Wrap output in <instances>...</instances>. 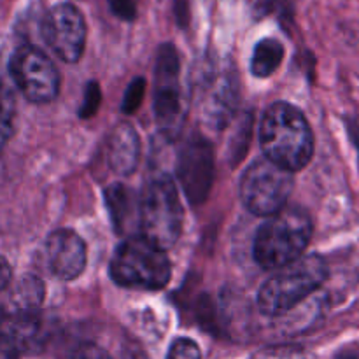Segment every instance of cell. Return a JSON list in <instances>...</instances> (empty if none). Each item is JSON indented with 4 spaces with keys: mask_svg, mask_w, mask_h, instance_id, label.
<instances>
[{
    "mask_svg": "<svg viewBox=\"0 0 359 359\" xmlns=\"http://www.w3.org/2000/svg\"><path fill=\"white\" fill-rule=\"evenodd\" d=\"M259 140L266 160L290 172L307 167L314 154V133L300 109L276 102L266 109L259 126Z\"/></svg>",
    "mask_w": 359,
    "mask_h": 359,
    "instance_id": "1",
    "label": "cell"
},
{
    "mask_svg": "<svg viewBox=\"0 0 359 359\" xmlns=\"http://www.w3.org/2000/svg\"><path fill=\"white\" fill-rule=\"evenodd\" d=\"M312 219L300 207H284L259 226L255 238L256 263L265 270H277L302 258L312 237Z\"/></svg>",
    "mask_w": 359,
    "mask_h": 359,
    "instance_id": "2",
    "label": "cell"
},
{
    "mask_svg": "<svg viewBox=\"0 0 359 359\" xmlns=\"http://www.w3.org/2000/svg\"><path fill=\"white\" fill-rule=\"evenodd\" d=\"M328 277V265L318 255H307L277 269L258 293V307L265 316L276 318L290 312L311 297Z\"/></svg>",
    "mask_w": 359,
    "mask_h": 359,
    "instance_id": "3",
    "label": "cell"
},
{
    "mask_svg": "<svg viewBox=\"0 0 359 359\" xmlns=\"http://www.w3.org/2000/svg\"><path fill=\"white\" fill-rule=\"evenodd\" d=\"M111 277L116 284L130 290L158 291L170 280L172 266L165 249L142 235L126 237L111 259Z\"/></svg>",
    "mask_w": 359,
    "mask_h": 359,
    "instance_id": "4",
    "label": "cell"
},
{
    "mask_svg": "<svg viewBox=\"0 0 359 359\" xmlns=\"http://www.w3.org/2000/svg\"><path fill=\"white\" fill-rule=\"evenodd\" d=\"M181 200L170 175H158L147 182L139 200V226L142 237L167 249L177 242L182 231Z\"/></svg>",
    "mask_w": 359,
    "mask_h": 359,
    "instance_id": "5",
    "label": "cell"
},
{
    "mask_svg": "<svg viewBox=\"0 0 359 359\" xmlns=\"http://www.w3.org/2000/svg\"><path fill=\"white\" fill-rule=\"evenodd\" d=\"M153 104L154 119L161 135L170 140L179 137L188 114V105L181 86V60L172 44H163L158 49Z\"/></svg>",
    "mask_w": 359,
    "mask_h": 359,
    "instance_id": "6",
    "label": "cell"
},
{
    "mask_svg": "<svg viewBox=\"0 0 359 359\" xmlns=\"http://www.w3.org/2000/svg\"><path fill=\"white\" fill-rule=\"evenodd\" d=\"M293 191V172L266 158L252 161L241 181V198L245 209L262 217H270L287 205Z\"/></svg>",
    "mask_w": 359,
    "mask_h": 359,
    "instance_id": "7",
    "label": "cell"
},
{
    "mask_svg": "<svg viewBox=\"0 0 359 359\" xmlns=\"http://www.w3.org/2000/svg\"><path fill=\"white\" fill-rule=\"evenodd\" d=\"M9 70L16 86L30 102L46 104L58 95V70L51 58L35 46L18 48L11 58Z\"/></svg>",
    "mask_w": 359,
    "mask_h": 359,
    "instance_id": "8",
    "label": "cell"
},
{
    "mask_svg": "<svg viewBox=\"0 0 359 359\" xmlns=\"http://www.w3.org/2000/svg\"><path fill=\"white\" fill-rule=\"evenodd\" d=\"M214 147L202 133L195 132L182 142L177 160V177L191 205H202L214 182Z\"/></svg>",
    "mask_w": 359,
    "mask_h": 359,
    "instance_id": "9",
    "label": "cell"
},
{
    "mask_svg": "<svg viewBox=\"0 0 359 359\" xmlns=\"http://www.w3.org/2000/svg\"><path fill=\"white\" fill-rule=\"evenodd\" d=\"M42 37L53 53L67 63H76L86 44V21L72 4H58L42 21Z\"/></svg>",
    "mask_w": 359,
    "mask_h": 359,
    "instance_id": "10",
    "label": "cell"
},
{
    "mask_svg": "<svg viewBox=\"0 0 359 359\" xmlns=\"http://www.w3.org/2000/svg\"><path fill=\"white\" fill-rule=\"evenodd\" d=\"M238 105V81L231 69L205 72L200 83V118L209 128L223 130L230 125Z\"/></svg>",
    "mask_w": 359,
    "mask_h": 359,
    "instance_id": "11",
    "label": "cell"
},
{
    "mask_svg": "<svg viewBox=\"0 0 359 359\" xmlns=\"http://www.w3.org/2000/svg\"><path fill=\"white\" fill-rule=\"evenodd\" d=\"M46 262L56 277L74 280L86 266V244L74 230L53 231L46 241Z\"/></svg>",
    "mask_w": 359,
    "mask_h": 359,
    "instance_id": "12",
    "label": "cell"
},
{
    "mask_svg": "<svg viewBox=\"0 0 359 359\" xmlns=\"http://www.w3.org/2000/svg\"><path fill=\"white\" fill-rule=\"evenodd\" d=\"M140 156V140L135 130L126 123L116 126L107 140V161L118 175L135 172Z\"/></svg>",
    "mask_w": 359,
    "mask_h": 359,
    "instance_id": "13",
    "label": "cell"
},
{
    "mask_svg": "<svg viewBox=\"0 0 359 359\" xmlns=\"http://www.w3.org/2000/svg\"><path fill=\"white\" fill-rule=\"evenodd\" d=\"M105 202H107L109 216H111L114 230L119 235H125L139 224V200L128 186L116 182L105 189Z\"/></svg>",
    "mask_w": 359,
    "mask_h": 359,
    "instance_id": "14",
    "label": "cell"
},
{
    "mask_svg": "<svg viewBox=\"0 0 359 359\" xmlns=\"http://www.w3.org/2000/svg\"><path fill=\"white\" fill-rule=\"evenodd\" d=\"M44 283L35 276H23L16 284L11 287L9 311L6 316H23V314H37V309L44 300Z\"/></svg>",
    "mask_w": 359,
    "mask_h": 359,
    "instance_id": "15",
    "label": "cell"
},
{
    "mask_svg": "<svg viewBox=\"0 0 359 359\" xmlns=\"http://www.w3.org/2000/svg\"><path fill=\"white\" fill-rule=\"evenodd\" d=\"M284 58V46L277 39H263L256 44L251 60V72L256 77H270Z\"/></svg>",
    "mask_w": 359,
    "mask_h": 359,
    "instance_id": "16",
    "label": "cell"
},
{
    "mask_svg": "<svg viewBox=\"0 0 359 359\" xmlns=\"http://www.w3.org/2000/svg\"><path fill=\"white\" fill-rule=\"evenodd\" d=\"M14 114H16V102L13 93L6 84L0 83V151L6 147L13 135Z\"/></svg>",
    "mask_w": 359,
    "mask_h": 359,
    "instance_id": "17",
    "label": "cell"
},
{
    "mask_svg": "<svg viewBox=\"0 0 359 359\" xmlns=\"http://www.w3.org/2000/svg\"><path fill=\"white\" fill-rule=\"evenodd\" d=\"M251 359H309V356L298 346H269L252 354Z\"/></svg>",
    "mask_w": 359,
    "mask_h": 359,
    "instance_id": "18",
    "label": "cell"
},
{
    "mask_svg": "<svg viewBox=\"0 0 359 359\" xmlns=\"http://www.w3.org/2000/svg\"><path fill=\"white\" fill-rule=\"evenodd\" d=\"M144 93H146V79L144 77H135L132 83L128 84L125 91V98H123L121 111L125 114H133L137 109L140 107L144 100Z\"/></svg>",
    "mask_w": 359,
    "mask_h": 359,
    "instance_id": "19",
    "label": "cell"
},
{
    "mask_svg": "<svg viewBox=\"0 0 359 359\" xmlns=\"http://www.w3.org/2000/svg\"><path fill=\"white\" fill-rule=\"evenodd\" d=\"M100 100H102L100 86H98L97 81H90V83L86 84V88H84L83 104H81V107H79L81 118L88 119V118H91L93 114H97Z\"/></svg>",
    "mask_w": 359,
    "mask_h": 359,
    "instance_id": "20",
    "label": "cell"
},
{
    "mask_svg": "<svg viewBox=\"0 0 359 359\" xmlns=\"http://www.w3.org/2000/svg\"><path fill=\"white\" fill-rule=\"evenodd\" d=\"M167 359H202V353L193 340L177 339L168 349Z\"/></svg>",
    "mask_w": 359,
    "mask_h": 359,
    "instance_id": "21",
    "label": "cell"
},
{
    "mask_svg": "<svg viewBox=\"0 0 359 359\" xmlns=\"http://www.w3.org/2000/svg\"><path fill=\"white\" fill-rule=\"evenodd\" d=\"M23 351L18 346L16 340L0 326V359H20Z\"/></svg>",
    "mask_w": 359,
    "mask_h": 359,
    "instance_id": "22",
    "label": "cell"
},
{
    "mask_svg": "<svg viewBox=\"0 0 359 359\" xmlns=\"http://www.w3.org/2000/svg\"><path fill=\"white\" fill-rule=\"evenodd\" d=\"M109 7L119 20L133 21L137 16V0H109Z\"/></svg>",
    "mask_w": 359,
    "mask_h": 359,
    "instance_id": "23",
    "label": "cell"
},
{
    "mask_svg": "<svg viewBox=\"0 0 359 359\" xmlns=\"http://www.w3.org/2000/svg\"><path fill=\"white\" fill-rule=\"evenodd\" d=\"M72 359H112V358L109 356L104 349L93 346V344H83L81 347H77Z\"/></svg>",
    "mask_w": 359,
    "mask_h": 359,
    "instance_id": "24",
    "label": "cell"
},
{
    "mask_svg": "<svg viewBox=\"0 0 359 359\" xmlns=\"http://www.w3.org/2000/svg\"><path fill=\"white\" fill-rule=\"evenodd\" d=\"M11 284V266L6 258L0 256V291L6 290Z\"/></svg>",
    "mask_w": 359,
    "mask_h": 359,
    "instance_id": "25",
    "label": "cell"
},
{
    "mask_svg": "<svg viewBox=\"0 0 359 359\" xmlns=\"http://www.w3.org/2000/svg\"><path fill=\"white\" fill-rule=\"evenodd\" d=\"M177 20L182 27L188 23V0H177Z\"/></svg>",
    "mask_w": 359,
    "mask_h": 359,
    "instance_id": "26",
    "label": "cell"
},
{
    "mask_svg": "<svg viewBox=\"0 0 359 359\" xmlns=\"http://www.w3.org/2000/svg\"><path fill=\"white\" fill-rule=\"evenodd\" d=\"M335 359H359V356L356 353H353V351H344Z\"/></svg>",
    "mask_w": 359,
    "mask_h": 359,
    "instance_id": "27",
    "label": "cell"
},
{
    "mask_svg": "<svg viewBox=\"0 0 359 359\" xmlns=\"http://www.w3.org/2000/svg\"><path fill=\"white\" fill-rule=\"evenodd\" d=\"M6 321V311H4V305H0V326Z\"/></svg>",
    "mask_w": 359,
    "mask_h": 359,
    "instance_id": "28",
    "label": "cell"
}]
</instances>
